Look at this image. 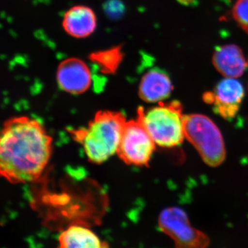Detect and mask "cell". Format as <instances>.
Returning <instances> with one entry per match:
<instances>
[{"label": "cell", "instance_id": "1", "mask_svg": "<svg viewBox=\"0 0 248 248\" xmlns=\"http://www.w3.org/2000/svg\"><path fill=\"white\" fill-rule=\"evenodd\" d=\"M52 153V139L33 119L5 122L0 139V170L9 182L25 184L41 177Z\"/></svg>", "mask_w": 248, "mask_h": 248}, {"label": "cell", "instance_id": "2", "mask_svg": "<svg viewBox=\"0 0 248 248\" xmlns=\"http://www.w3.org/2000/svg\"><path fill=\"white\" fill-rule=\"evenodd\" d=\"M127 121L123 114L100 111L87 128L73 133L89 161L101 164L118 153Z\"/></svg>", "mask_w": 248, "mask_h": 248}, {"label": "cell", "instance_id": "3", "mask_svg": "<svg viewBox=\"0 0 248 248\" xmlns=\"http://www.w3.org/2000/svg\"><path fill=\"white\" fill-rule=\"evenodd\" d=\"M184 118L182 105L178 101L160 103L156 107L138 110V120L156 145L163 148L182 144L186 138Z\"/></svg>", "mask_w": 248, "mask_h": 248}, {"label": "cell", "instance_id": "4", "mask_svg": "<svg viewBox=\"0 0 248 248\" xmlns=\"http://www.w3.org/2000/svg\"><path fill=\"white\" fill-rule=\"evenodd\" d=\"M186 138L193 145L204 162L219 166L226 159L224 141L219 129L211 119L200 114L185 115Z\"/></svg>", "mask_w": 248, "mask_h": 248}, {"label": "cell", "instance_id": "5", "mask_svg": "<svg viewBox=\"0 0 248 248\" xmlns=\"http://www.w3.org/2000/svg\"><path fill=\"white\" fill-rule=\"evenodd\" d=\"M158 224L161 232L170 237L176 248H208L210 239L194 228L184 210L171 207L160 213Z\"/></svg>", "mask_w": 248, "mask_h": 248}, {"label": "cell", "instance_id": "6", "mask_svg": "<svg viewBox=\"0 0 248 248\" xmlns=\"http://www.w3.org/2000/svg\"><path fill=\"white\" fill-rule=\"evenodd\" d=\"M156 143L138 120L127 122L118 153L125 164L148 166Z\"/></svg>", "mask_w": 248, "mask_h": 248}, {"label": "cell", "instance_id": "7", "mask_svg": "<svg viewBox=\"0 0 248 248\" xmlns=\"http://www.w3.org/2000/svg\"><path fill=\"white\" fill-rule=\"evenodd\" d=\"M56 79L60 89L71 94H82L92 84L93 77L89 65L78 58H68L60 62Z\"/></svg>", "mask_w": 248, "mask_h": 248}, {"label": "cell", "instance_id": "8", "mask_svg": "<svg viewBox=\"0 0 248 248\" xmlns=\"http://www.w3.org/2000/svg\"><path fill=\"white\" fill-rule=\"evenodd\" d=\"M214 110L227 120L233 118L239 110L244 97L242 84L235 78L221 80L214 92Z\"/></svg>", "mask_w": 248, "mask_h": 248}, {"label": "cell", "instance_id": "9", "mask_svg": "<svg viewBox=\"0 0 248 248\" xmlns=\"http://www.w3.org/2000/svg\"><path fill=\"white\" fill-rule=\"evenodd\" d=\"M95 13L86 5H75L67 10L62 17V26L68 35L84 39L94 33L97 29Z\"/></svg>", "mask_w": 248, "mask_h": 248}, {"label": "cell", "instance_id": "10", "mask_svg": "<svg viewBox=\"0 0 248 248\" xmlns=\"http://www.w3.org/2000/svg\"><path fill=\"white\" fill-rule=\"evenodd\" d=\"M213 63L217 71L228 78H239L248 67V60L242 49L235 45L217 47L214 53Z\"/></svg>", "mask_w": 248, "mask_h": 248}, {"label": "cell", "instance_id": "11", "mask_svg": "<svg viewBox=\"0 0 248 248\" xmlns=\"http://www.w3.org/2000/svg\"><path fill=\"white\" fill-rule=\"evenodd\" d=\"M172 90V81L169 75L162 70L155 68L142 77L139 94L144 102H159L169 98Z\"/></svg>", "mask_w": 248, "mask_h": 248}, {"label": "cell", "instance_id": "12", "mask_svg": "<svg viewBox=\"0 0 248 248\" xmlns=\"http://www.w3.org/2000/svg\"><path fill=\"white\" fill-rule=\"evenodd\" d=\"M58 248H107L97 234L79 224L68 226L59 236Z\"/></svg>", "mask_w": 248, "mask_h": 248}, {"label": "cell", "instance_id": "13", "mask_svg": "<svg viewBox=\"0 0 248 248\" xmlns=\"http://www.w3.org/2000/svg\"><path fill=\"white\" fill-rule=\"evenodd\" d=\"M124 56L123 46L117 45L92 52L89 54V60L103 74L114 75L118 71Z\"/></svg>", "mask_w": 248, "mask_h": 248}, {"label": "cell", "instance_id": "14", "mask_svg": "<svg viewBox=\"0 0 248 248\" xmlns=\"http://www.w3.org/2000/svg\"><path fill=\"white\" fill-rule=\"evenodd\" d=\"M232 16L238 25L248 34V0H238L233 7Z\"/></svg>", "mask_w": 248, "mask_h": 248}, {"label": "cell", "instance_id": "15", "mask_svg": "<svg viewBox=\"0 0 248 248\" xmlns=\"http://www.w3.org/2000/svg\"><path fill=\"white\" fill-rule=\"evenodd\" d=\"M177 1L183 5H185V6H188V5L193 4L194 1H195V0H177Z\"/></svg>", "mask_w": 248, "mask_h": 248}]
</instances>
